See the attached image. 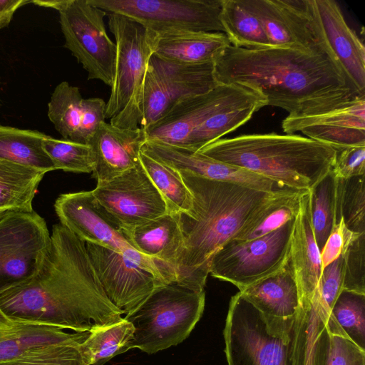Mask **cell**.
Returning <instances> with one entry per match:
<instances>
[{"label": "cell", "mask_w": 365, "mask_h": 365, "mask_svg": "<svg viewBox=\"0 0 365 365\" xmlns=\"http://www.w3.org/2000/svg\"><path fill=\"white\" fill-rule=\"evenodd\" d=\"M82 344V343H81ZM0 365H86L81 344H63L44 347Z\"/></svg>", "instance_id": "cell-38"}, {"label": "cell", "mask_w": 365, "mask_h": 365, "mask_svg": "<svg viewBox=\"0 0 365 365\" xmlns=\"http://www.w3.org/2000/svg\"><path fill=\"white\" fill-rule=\"evenodd\" d=\"M289 264L294 274L300 304L312 297L321 277L322 263L312 226L309 192H302L291 235Z\"/></svg>", "instance_id": "cell-25"}, {"label": "cell", "mask_w": 365, "mask_h": 365, "mask_svg": "<svg viewBox=\"0 0 365 365\" xmlns=\"http://www.w3.org/2000/svg\"><path fill=\"white\" fill-rule=\"evenodd\" d=\"M324 365H365V349L354 342L332 318Z\"/></svg>", "instance_id": "cell-39"}, {"label": "cell", "mask_w": 365, "mask_h": 365, "mask_svg": "<svg viewBox=\"0 0 365 365\" xmlns=\"http://www.w3.org/2000/svg\"><path fill=\"white\" fill-rule=\"evenodd\" d=\"M205 302V291L175 282L158 286L124 317L134 327L133 348L152 354L182 342L202 317Z\"/></svg>", "instance_id": "cell-6"}, {"label": "cell", "mask_w": 365, "mask_h": 365, "mask_svg": "<svg viewBox=\"0 0 365 365\" xmlns=\"http://www.w3.org/2000/svg\"><path fill=\"white\" fill-rule=\"evenodd\" d=\"M336 185L331 170L309 190L312 226L320 252L336 224Z\"/></svg>", "instance_id": "cell-34"}, {"label": "cell", "mask_w": 365, "mask_h": 365, "mask_svg": "<svg viewBox=\"0 0 365 365\" xmlns=\"http://www.w3.org/2000/svg\"><path fill=\"white\" fill-rule=\"evenodd\" d=\"M106 104L101 98H83L78 87L63 81L51 94L48 117L64 140L89 145L106 121Z\"/></svg>", "instance_id": "cell-22"}, {"label": "cell", "mask_w": 365, "mask_h": 365, "mask_svg": "<svg viewBox=\"0 0 365 365\" xmlns=\"http://www.w3.org/2000/svg\"><path fill=\"white\" fill-rule=\"evenodd\" d=\"M145 143V133L140 127L125 129L102 122L89 143L94 155L92 177L101 183L134 168Z\"/></svg>", "instance_id": "cell-23"}, {"label": "cell", "mask_w": 365, "mask_h": 365, "mask_svg": "<svg viewBox=\"0 0 365 365\" xmlns=\"http://www.w3.org/2000/svg\"><path fill=\"white\" fill-rule=\"evenodd\" d=\"M360 235L349 230L341 220L336 223L320 252L322 269L340 257L351 241Z\"/></svg>", "instance_id": "cell-44"}, {"label": "cell", "mask_w": 365, "mask_h": 365, "mask_svg": "<svg viewBox=\"0 0 365 365\" xmlns=\"http://www.w3.org/2000/svg\"><path fill=\"white\" fill-rule=\"evenodd\" d=\"M92 192L123 232L168 213L165 200L140 161L120 175L97 183Z\"/></svg>", "instance_id": "cell-14"}, {"label": "cell", "mask_w": 365, "mask_h": 365, "mask_svg": "<svg viewBox=\"0 0 365 365\" xmlns=\"http://www.w3.org/2000/svg\"><path fill=\"white\" fill-rule=\"evenodd\" d=\"M42 145L55 170L76 173H92L94 155L90 145L64 139L58 140L46 135Z\"/></svg>", "instance_id": "cell-36"}, {"label": "cell", "mask_w": 365, "mask_h": 365, "mask_svg": "<svg viewBox=\"0 0 365 365\" xmlns=\"http://www.w3.org/2000/svg\"><path fill=\"white\" fill-rule=\"evenodd\" d=\"M331 172L337 179H348L365 174V145L337 148Z\"/></svg>", "instance_id": "cell-42"}, {"label": "cell", "mask_w": 365, "mask_h": 365, "mask_svg": "<svg viewBox=\"0 0 365 365\" xmlns=\"http://www.w3.org/2000/svg\"><path fill=\"white\" fill-rule=\"evenodd\" d=\"M274 181L279 187L309 191L332 169L337 149L296 134H248L220 138L197 151Z\"/></svg>", "instance_id": "cell-4"}, {"label": "cell", "mask_w": 365, "mask_h": 365, "mask_svg": "<svg viewBox=\"0 0 365 365\" xmlns=\"http://www.w3.org/2000/svg\"><path fill=\"white\" fill-rule=\"evenodd\" d=\"M364 180V175L337 179L336 223L341 220L356 234L365 233Z\"/></svg>", "instance_id": "cell-35"}, {"label": "cell", "mask_w": 365, "mask_h": 365, "mask_svg": "<svg viewBox=\"0 0 365 365\" xmlns=\"http://www.w3.org/2000/svg\"><path fill=\"white\" fill-rule=\"evenodd\" d=\"M60 223L85 242L108 247L150 271L165 284L170 274L155 259L137 251L120 225L95 198L92 190L60 195L54 203Z\"/></svg>", "instance_id": "cell-7"}, {"label": "cell", "mask_w": 365, "mask_h": 365, "mask_svg": "<svg viewBox=\"0 0 365 365\" xmlns=\"http://www.w3.org/2000/svg\"><path fill=\"white\" fill-rule=\"evenodd\" d=\"M58 12L64 47L87 71L88 79L111 86L116 46L106 32L104 17L108 13L88 0H66Z\"/></svg>", "instance_id": "cell-12"}, {"label": "cell", "mask_w": 365, "mask_h": 365, "mask_svg": "<svg viewBox=\"0 0 365 365\" xmlns=\"http://www.w3.org/2000/svg\"><path fill=\"white\" fill-rule=\"evenodd\" d=\"M239 292L257 309L272 333L282 337L291 334L300 309V299L289 262L278 272Z\"/></svg>", "instance_id": "cell-21"}, {"label": "cell", "mask_w": 365, "mask_h": 365, "mask_svg": "<svg viewBox=\"0 0 365 365\" xmlns=\"http://www.w3.org/2000/svg\"><path fill=\"white\" fill-rule=\"evenodd\" d=\"M134 327L123 318L120 322L90 331L81 344L86 365H103L114 356L133 348Z\"/></svg>", "instance_id": "cell-32"}, {"label": "cell", "mask_w": 365, "mask_h": 365, "mask_svg": "<svg viewBox=\"0 0 365 365\" xmlns=\"http://www.w3.org/2000/svg\"><path fill=\"white\" fill-rule=\"evenodd\" d=\"M218 84L244 86L264 96L267 106L288 117L314 115L359 94L329 48L311 50L228 46L214 61Z\"/></svg>", "instance_id": "cell-2"}, {"label": "cell", "mask_w": 365, "mask_h": 365, "mask_svg": "<svg viewBox=\"0 0 365 365\" xmlns=\"http://www.w3.org/2000/svg\"><path fill=\"white\" fill-rule=\"evenodd\" d=\"M47 135L37 130L0 125V159L48 173L55 170L42 142Z\"/></svg>", "instance_id": "cell-30"}, {"label": "cell", "mask_w": 365, "mask_h": 365, "mask_svg": "<svg viewBox=\"0 0 365 365\" xmlns=\"http://www.w3.org/2000/svg\"><path fill=\"white\" fill-rule=\"evenodd\" d=\"M107 13L125 16L154 33L221 32L222 0H88Z\"/></svg>", "instance_id": "cell-10"}, {"label": "cell", "mask_w": 365, "mask_h": 365, "mask_svg": "<svg viewBox=\"0 0 365 365\" xmlns=\"http://www.w3.org/2000/svg\"><path fill=\"white\" fill-rule=\"evenodd\" d=\"M308 17L354 89L365 95V48L334 0H306Z\"/></svg>", "instance_id": "cell-17"}, {"label": "cell", "mask_w": 365, "mask_h": 365, "mask_svg": "<svg viewBox=\"0 0 365 365\" xmlns=\"http://www.w3.org/2000/svg\"><path fill=\"white\" fill-rule=\"evenodd\" d=\"M331 313L345 334L365 349V294L342 290Z\"/></svg>", "instance_id": "cell-37"}, {"label": "cell", "mask_w": 365, "mask_h": 365, "mask_svg": "<svg viewBox=\"0 0 365 365\" xmlns=\"http://www.w3.org/2000/svg\"><path fill=\"white\" fill-rule=\"evenodd\" d=\"M259 20L271 47L311 50L329 48L314 29L306 0H239Z\"/></svg>", "instance_id": "cell-18"}, {"label": "cell", "mask_w": 365, "mask_h": 365, "mask_svg": "<svg viewBox=\"0 0 365 365\" xmlns=\"http://www.w3.org/2000/svg\"><path fill=\"white\" fill-rule=\"evenodd\" d=\"M140 161L168 206V213H189L192 197L180 173L140 152Z\"/></svg>", "instance_id": "cell-33"}, {"label": "cell", "mask_w": 365, "mask_h": 365, "mask_svg": "<svg viewBox=\"0 0 365 365\" xmlns=\"http://www.w3.org/2000/svg\"><path fill=\"white\" fill-rule=\"evenodd\" d=\"M31 1L28 0H0V29L8 26L17 9Z\"/></svg>", "instance_id": "cell-45"}, {"label": "cell", "mask_w": 365, "mask_h": 365, "mask_svg": "<svg viewBox=\"0 0 365 365\" xmlns=\"http://www.w3.org/2000/svg\"><path fill=\"white\" fill-rule=\"evenodd\" d=\"M90 331L67 332L64 329L14 319L0 309V363L26 355L44 347L81 344Z\"/></svg>", "instance_id": "cell-26"}, {"label": "cell", "mask_w": 365, "mask_h": 365, "mask_svg": "<svg viewBox=\"0 0 365 365\" xmlns=\"http://www.w3.org/2000/svg\"><path fill=\"white\" fill-rule=\"evenodd\" d=\"M252 91L238 85L218 84L205 93L184 98L144 131L145 141L156 140L183 148L197 128Z\"/></svg>", "instance_id": "cell-16"}, {"label": "cell", "mask_w": 365, "mask_h": 365, "mask_svg": "<svg viewBox=\"0 0 365 365\" xmlns=\"http://www.w3.org/2000/svg\"><path fill=\"white\" fill-rule=\"evenodd\" d=\"M294 220L254 240L228 242L212 257L209 274L240 290L278 272L289 262Z\"/></svg>", "instance_id": "cell-8"}, {"label": "cell", "mask_w": 365, "mask_h": 365, "mask_svg": "<svg viewBox=\"0 0 365 365\" xmlns=\"http://www.w3.org/2000/svg\"><path fill=\"white\" fill-rule=\"evenodd\" d=\"M220 20L231 46L247 49L271 47L259 20L239 0H222Z\"/></svg>", "instance_id": "cell-31"}, {"label": "cell", "mask_w": 365, "mask_h": 365, "mask_svg": "<svg viewBox=\"0 0 365 365\" xmlns=\"http://www.w3.org/2000/svg\"><path fill=\"white\" fill-rule=\"evenodd\" d=\"M66 0H49V1H31V3L34 4L39 6L52 8L58 11H59L64 4H66Z\"/></svg>", "instance_id": "cell-46"}, {"label": "cell", "mask_w": 365, "mask_h": 365, "mask_svg": "<svg viewBox=\"0 0 365 365\" xmlns=\"http://www.w3.org/2000/svg\"><path fill=\"white\" fill-rule=\"evenodd\" d=\"M344 258L343 255L323 268L319 282L322 296L331 310L343 290Z\"/></svg>", "instance_id": "cell-43"}, {"label": "cell", "mask_w": 365, "mask_h": 365, "mask_svg": "<svg viewBox=\"0 0 365 365\" xmlns=\"http://www.w3.org/2000/svg\"><path fill=\"white\" fill-rule=\"evenodd\" d=\"M9 211H6V210H0V219L4 217L7 212H9Z\"/></svg>", "instance_id": "cell-47"}, {"label": "cell", "mask_w": 365, "mask_h": 365, "mask_svg": "<svg viewBox=\"0 0 365 365\" xmlns=\"http://www.w3.org/2000/svg\"><path fill=\"white\" fill-rule=\"evenodd\" d=\"M180 175L192 194V207L189 213L177 214L183 243L175 282L195 292L204 291L210 261L219 250L301 192L287 188L264 192Z\"/></svg>", "instance_id": "cell-3"}, {"label": "cell", "mask_w": 365, "mask_h": 365, "mask_svg": "<svg viewBox=\"0 0 365 365\" xmlns=\"http://www.w3.org/2000/svg\"><path fill=\"white\" fill-rule=\"evenodd\" d=\"M46 173L0 159V210L32 212V202Z\"/></svg>", "instance_id": "cell-29"}, {"label": "cell", "mask_w": 365, "mask_h": 365, "mask_svg": "<svg viewBox=\"0 0 365 365\" xmlns=\"http://www.w3.org/2000/svg\"><path fill=\"white\" fill-rule=\"evenodd\" d=\"M85 244L106 297L123 314L133 311L156 287L165 284L123 255L99 245Z\"/></svg>", "instance_id": "cell-15"}, {"label": "cell", "mask_w": 365, "mask_h": 365, "mask_svg": "<svg viewBox=\"0 0 365 365\" xmlns=\"http://www.w3.org/2000/svg\"><path fill=\"white\" fill-rule=\"evenodd\" d=\"M230 45L227 36L221 32L154 33L153 55L182 64H200L214 62Z\"/></svg>", "instance_id": "cell-28"}, {"label": "cell", "mask_w": 365, "mask_h": 365, "mask_svg": "<svg viewBox=\"0 0 365 365\" xmlns=\"http://www.w3.org/2000/svg\"><path fill=\"white\" fill-rule=\"evenodd\" d=\"M332 318L318 284L311 299L300 304L292 329V365H324Z\"/></svg>", "instance_id": "cell-24"}, {"label": "cell", "mask_w": 365, "mask_h": 365, "mask_svg": "<svg viewBox=\"0 0 365 365\" xmlns=\"http://www.w3.org/2000/svg\"><path fill=\"white\" fill-rule=\"evenodd\" d=\"M107 16L116 54L106 119L110 118V123L116 127L137 129L142 117L144 79L153 54L154 33L125 16Z\"/></svg>", "instance_id": "cell-5"}, {"label": "cell", "mask_w": 365, "mask_h": 365, "mask_svg": "<svg viewBox=\"0 0 365 365\" xmlns=\"http://www.w3.org/2000/svg\"><path fill=\"white\" fill-rule=\"evenodd\" d=\"M0 309L16 319L74 332L91 331L123 319L100 284L85 242L61 223L52 227L40 271L1 293Z\"/></svg>", "instance_id": "cell-1"}, {"label": "cell", "mask_w": 365, "mask_h": 365, "mask_svg": "<svg viewBox=\"0 0 365 365\" xmlns=\"http://www.w3.org/2000/svg\"><path fill=\"white\" fill-rule=\"evenodd\" d=\"M301 192L272 209L250 228L235 240L247 241L264 236L278 230L284 224L293 220L299 210Z\"/></svg>", "instance_id": "cell-40"}, {"label": "cell", "mask_w": 365, "mask_h": 365, "mask_svg": "<svg viewBox=\"0 0 365 365\" xmlns=\"http://www.w3.org/2000/svg\"><path fill=\"white\" fill-rule=\"evenodd\" d=\"M343 290L365 294V233L345 248Z\"/></svg>", "instance_id": "cell-41"}, {"label": "cell", "mask_w": 365, "mask_h": 365, "mask_svg": "<svg viewBox=\"0 0 365 365\" xmlns=\"http://www.w3.org/2000/svg\"><path fill=\"white\" fill-rule=\"evenodd\" d=\"M51 245L44 219L32 212L9 211L0 219V294L41 269Z\"/></svg>", "instance_id": "cell-11"}, {"label": "cell", "mask_w": 365, "mask_h": 365, "mask_svg": "<svg viewBox=\"0 0 365 365\" xmlns=\"http://www.w3.org/2000/svg\"><path fill=\"white\" fill-rule=\"evenodd\" d=\"M282 127L287 134L300 131L309 138L336 149L365 145V95L320 114L287 116Z\"/></svg>", "instance_id": "cell-20"}, {"label": "cell", "mask_w": 365, "mask_h": 365, "mask_svg": "<svg viewBox=\"0 0 365 365\" xmlns=\"http://www.w3.org/2000/svg\"><path fill=\"white\" fill-rule=\"evenodd\" d=\"M141 152L180 173L237 184L264 192L282 189L265 177L184 148L156 140H146Z\"/></svg>", "instance_id": "cell-19"}, {"label": "cell", "mask_w": 365, "mask_h": 365, "mask_svg": "<svg viewBox=\"0 0 365 365\" xmlns=\"http://www.w3.org/2000/svg\"><path fill=\"white\" fill-rule=\"evenodd\" d=\"M214 62L182 64L152 55L143 84L142 117L144 131L180 101L215 88Z\"/></svg>", "instance_id": "cell-13"}, {"label": "cell", "mask_w": 365, "mask_h": 365, "mask_svg": "<svg viewBox=\"0 0 365 365\" xmlns=\"http://www.w3.org/2000/svg\"><path fill=\"white\" fill-rule=\"evenodd\" d=\"M123 233L137 251L155 259L176 282V266L183 243L177 215L167 213Z\"/></svg>", "instance_id": "cell-27"}, {"label": "cell", "mask_w": 365, "mask_h": 365, "mask_svg": "<svg viewBox=\"0 0 365 365\" xmlns=\"http://www.w3.org/2000/svg\"><path fill=\"white\" fill-rule=\"evenodd\" d=\"M223 336L227 365H292L291 334L272 333L239 292L230 299Z\"/></svg>", "instance_id": "cell-9"}]
</instances>
